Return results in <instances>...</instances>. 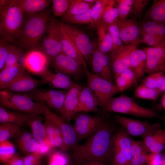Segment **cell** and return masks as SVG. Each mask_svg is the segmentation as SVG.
I'll use <instances>...</instances> for the list:
<instances>
[{
	"mask_svg": "<svg viewBox=\"0 0 165 165\" xmlns=\"http://www.w3.org/2000/svg\"><path fill=\"white\" fill-rule=\"evenodd\" d=\"M11 45L9 42L2 39H0V70L4 68L6 60Z\"/></svg>",
	"mask_w": 165,
	"mask_h": 165,
	"instance_id": "cell-51",
	"label": "cell"
},
{
	"mask_svg": "<svg viewBox=\"0 0 165 165\" xmlns=\"http://www.w3.org/2000/svg\"><path fill=\"white\" fill-rule=\"evenodd\" d=\"M139 27L140 32L151 34L165 39V26L159 23L145 20Z\"/></svg>",
	"mask_w": 165,
	"mask_h": 165,
	"instance_id": "cell-34",
	"label": "cell"
},
{
	"mask_svg": "<svg viewBox=\"0 0 165 165\" xmlns=\"http://www.w3.org/2000/svg\"><path fill=\"white\" fill-rule=\"evenodd\" d=\"M108 0H97L91 8L93 19L92 28H96L101 23L105 8Z\"/></svg>",
	"mask_w": 165,
	"mask_h": 165,
	"instance_id": "cell-37",
	"label": "cell"
},
{
	"mask_svg": "<svg viewBox=\"0 0 165 165\" xmlns=\"http://www.w3.org/2000/svg\"><path fill=\"white\" fill-rule=\"evenodd\" d=\"M121 38L125 45H136L141 43L139 26L135 19H118L116 21Z\"/></svg>",
	"mask_w": 165,
	"mask_h": 165,
	"instance_id": "cell-15",
	"label": "cell"
},
{
	"mask_svg": "<svg viewBox=\"0 0 165 165\" xmlns=\"http://www.w3.org/2000/svg\"><path fill=\"white\" fill-rule=\"evenodd\" d=\"M43 111V115L60 129L63 134L65 145L68 151L73 150L78 143L77 136L73 126L51 111L45 104L40 102Z\"/></svg>",
	"mask_w": 165,
	"mask_h": 165,
	"instance_id": "cell-11",
	"label": "cell"
},
{
	"mask_svg": "<svg viewBox=\"0 0 165 165\" xmlns=\"http://www.w3.org/2000/svg\"><path fill=\"white\" fill-rule=\"evenodd\" d=\"M23 157L18 153H16L14 156L4 164L5 165H24Z\"/></svg>",
	"mask_w": 165,
	"mask_h": 165,
	"instance_id": "cell-57",
	"label": "cell"
},
{
	"mask_svg": "<svg viewBox=\"0 0 165 165\" xmlns=\"http://www.w3.org/2000/svg\"><path fill=\"white\" fill-rule=\"evenodd\" d=\"M116 122L121 125L128 134L142 137L154 134L162 129L158 124H152L148 121H142L116 115Z\"/></svg>",
	"mask_w": 165,
	"mask_h": 165,
	"instance_id": "cell-10",
	"label": "cell"
},
{
	"mask_svg": "<svg viewBox=\"0 0 165 165\" xmlns=\"http://www.w3.org/2000/svg\"><path fill=\"white\" fill-rule=\"evenodd\" d=\"M98 102L92 90L88 87L82 89L79 96L77 112H97Z\"/></svg>",
	"mask_w": 165,
	"mask_h": 165,
	"instance_id": "cell-23",
	"label": "cell"
},
{
	"mask_svg": "<svg viewBox=\"0 0 165 165\" xmlns=\"http://www.w3.org/2000/svg\"><path fill=\"white\" fill-rule=\"evenodd\" d=\"M0 104L5 108L28 113L43 114V111L39 102H35L30 97L19 93L6 90L0 91Z\"/></svg>",
	"mask_w": 165,
	"mask_h": 165,
	"instance_id": "cell-5",
	"label": "cell"
},
{
	"mask_svg": "<svg viewBox=\"0 0 165 165\" xmlns=\"http://www.w3.org/2000/svg\"><path fill=\"white\" fill-rule=\"evenodd\" d=\"M64 151L53 150L48 155L47 165H68L70 160Z\"/></svg>",
	"mask_w": 165,
	"mask_h": 165,
	"instance_id": "cell-42",
	"label": "cell"
},
{
	"mask_svg": "<svg viewBox=\"0 0 165 165\" xmlns=\"http://www.w3.org/2000/svg\"><path fill=\"white\" fill-rule=\"evenodd\" d=\"M42 119L40 114L28 113L27 124L30 127L31 134L38 143L42 141L47 137Z\"/></svg>",
	"mask_w": 165,
	"mask_h": 165,
	"instance_id": "cell-24",
	"label": "cell"
},
{
	"mask_svg": "<svg viewBox=\"0 0 165 165\" xmlns=\"http://www.w3.org/2000/svg\"><path fill=\"white\" fill-rule=\"evenodd\" d=\"M73 126L78 142L87 139L100 127L105 121L101 116L81 114L74 118Z\"/></svg>",
	"mask_w": 165,
	"mask_h": 165,
	"instance_id": "cell-9",
	"label": "cell"
},
{
	"mask_svg": "<svg viewBox=\"0 0 165 165\" xmlns=\"http://www.w3.org/2000/svg\"><path fill=\"white\" fill-rule=\"evenodd\" d=\"M83 165H106L102 163L97 162L94 161L90 162L84 163Z\"/></svg>",
	"mask_w": 165,
	"mask_h": 165,
	"instance_id": "cell-58",
	"label": "cell"
},
{
	"mask_svg": "<svg viewBox=\"0 0 165 165\" xmlns=\"http://www.w3.org/2000/svg\"><path fill=\"white\" fill-rule=\"evenodd\" d=\"M73 0H53L52 10L54 16L64 15L68 9Z\"/></svg>",
	"mask_w": 165,
	"mask_h": 165,
	"instance_id": "cell-45",
	"label": "cell"
},
{
	"mask_svg": "<svg viewBox=\"0 0 165 165\" xmlns=\"http://www.w3.org/2000/svg\"><path fill=\"white\" fill-rule=\"evenodd\" d=\"M84 71L87 77L88 87L94 94L99 106L103 109L107 101L119 91L114 84L93 74L88 69Z\"/></svg>",
	"mask_w": 165,
	"mask_h": 165,
	"instance_id": "cell-6",
	"label": "cell"
},
{
	"mask_svg": "<svg viewBox=\"0 0 165 165\" xmlns=\"http://www.w3.org/2000/svg\"><path fill=\"white\" fill-rule=\"evenodd\" d=\"M43 39L44 52L52 60L62 52L58 32V26L54 19L49 22Z\"/></svg>",
	"mask_w": 165,
	"mask_h": 165,
	"instance_id": "cell-14",
	"label": "cell"
},
{
	"mask_svg": "<svg viewBox=\"0 0 165 165\" xmlns=\"http://www.w3.org/2000/svg\"><path fill=\"white\" fill-rule=\"evenodd\" d=\"M150 1L149 0H134L130 14L132 18L136 19L139 17Z\"/></svg>",
	"mask_w": 165,
	"mask_h": 165,
	"instance_id": "cell-48",
	"label": "cell"
},
{
	"mask_svg": "<svg viewBox=\"0 0 165 165\" xmlns=\"http://www.w3.org/2000/svg\"><path fill=\"white\" fill-rule=\"evenodd\" d=\"M16 2L24 12L31 15L44 9L48 6L51 1L19 0H16Z\"/></svg>",
	"mask_w": 165,
	"mask_h": 165,
	"instance_id": "cell-32",
	"label": "cell"
},
{
	"mask_svg": "<svg viewBox=\"0 0 165 165\" xmlns=\"http://www.w3.org/2000/svg\"><path fill=\"white\" fill-rule=\"evenodd\" d=\"M67 91L53 89H36L24 94L34 101L42 102L49 108L61 111Z\"/></svg>",
	"mask_w": 165,
	"mask_h": 165,
	"instance_id": "cell-8",
	"label": "cell"
},
{
	"mask_svg": "<svg viewBox=\"0 0 165 165\" xmlns=\"http://www.w3.org/2000/svg\"><path fill=\"white\" fill-rule=\"evenodd\" d=\"M94 44L91 65L93 74L114 84V77L108 55L100 51L97 49V43L94 42Z\"/></svg>",
	"mask_w": 165,
	"mask_h": 165,
	"instance_id": "cell-17",
	"label": "cell"
},
{
	"mask_svg": "<svg viewBox=\"0 0 165 165\" xmlns=\"http://www.w3.org/2000/svg\"><path fill=\"white\" fill-rule=\"evenodd\" d=\"M82 88L75 83L67 92L63 107L60 112L61 117L67 122L74 119L77 113L79 95Z\"/></svg>",
	"mask_w": 165,
	"mask_h": 165,
	"instance_id": "cell-19",
	"label": "cell"
},
{
	"mask_svg": "<svg viewBox=\"0 0 165 165\" xmlns=\"http://www.w3.org/2000/svg\"><path fill=\"white\" fill-rule=\"evenodd\" d=\"M94 4L89 3L84 0H73L64 16L81 14L92 8Z\"/></svg>",
	"mask_w": 165,
	"mask_h": 165,
	"instance_id": "cell-38",
	"label": "cell"
},
{
	"mask_svg": "<svg viewBox=\"0 0 165 165\" xmlns=\"http://www.w3.org/2000/svg\"><path fill=\"white\" fill-rule=\"evenodd\" d=\"M160 92L159 89L149 88L141 84L136 89L134 97L138 98L154 100Z\"/></svg>",
	"mask_w": 165,
	"mask_h": 165,
	"instance_id": "cell-39",
	"label": "cell"
},
{
	"mask_svg": "<svg viewBox=\"0 0 165 165\" xmlns=\"http://www.w3.org/2000/svg\"><path fill=\"white\" fill-rule=\"evenodd\" d=\"M146 56L142 49H137L132 53L130 56L131 67L136 73L138 80L145 73Z\"/></svg>",
	"mask_w": 165,
	"mask_h": 165,
	"instance_id": "cell-31",
	"label": "cell"
},
{
	"mask_svg": "<svg viewBox=\"0 0 165 165\" xmlns=\"http://www.w3.org/2000/svg\"><path fill=\"white\" fill-rule=\"evenodd\" d=\"M119 10L118 19L127 18L130 15L134 0H116Z\"/></svg>",
	"mask_w": 165,
	"mask_h": 165,
	"instance_id": "cell-47",
	"label": "cell"
},
{
	"mask_svg": "<svg viewBox=\"0 0 165 165\" xmlns=\"http://www.w3.org/2000/svg\"><path fill=\"white\" fill-rule=\"evenodd\" d=\"M102 109L104 112H115L137 117H160L154 110L139 105L132 98L126 95L112 98Z\"/></svg>",
	"mask_w": 165,
	"mask_h": 165,
	"instance_id": "cell-4",
	"label": "cell"
},
{
	"mask_svg": "<svg viewBox=\"0 0 165 165\" xmlns=\"http://www.w3.org/2000/svg\"><path fill=\"white\" fill-rule=\"evenodd\" d=\"M54 148L47 137L43 141L38 143V147L35 152L44 156L49 154Z\"/></svg>",
	"mask_w": 165,
	"mask_h": 165,
	"instance_id": "cell-52",
	"label": "cell"
},
{
	"mask_svg": "<svg viewBox=\"0 0 165 165\" xmlns=\"http://www.w3.org/2000/svg\"><path fill=\"white\" fill-rule=\"evenodd\" d=\"M39 76L44 84L68 90L76 83L71 80L69 75L60 72L54 73L49 69Z\"/></svg>",
	"mask_w": 165,
	"mask_h": 165,
	"instance_id": "cell-22",
	"label": "cell"
},
{
	"mask_svg": "<svg viewBox=\"0 0 165 165\" xmlns=\"http://www.w3.org/2000/svg\"><path fill=\"white\" fill-rule=\"evenodd\" d=\"M106 26L112 40L113 46L111 51L123 46V42L121 38L119 30L116 23L114 22Z\"/></svg>",
	"mask_w": 165,
	"mask_h": 165,
	"instance_id": "cell-46",
	"label": "cell"
},
{
	"mask_svg": "<svg viewBox=\"0 0 165 165\" xmlns=\"http://www.w3.org/2000/svg\"><path fill=\"white\" fill-rule=\"evenodd\" d=\"M44 84L42 80L33 78L25 70L5 90L16 93H25L36 89L37 87Z\"/></svg>",
	"mask_w": 165,
	"mask_h": 165,
	"instance_id": "cell-20",
	"label": "cell"
},
{
	"mask_svg": "<svg viewBox=\"0 0 165 165\" xmlns=\"http://www.w3.org/2000/svg\"><path fill=\"white\" fill-rule=\"evenodd\" d=\"M43 156L35 152L23 157L24 165H41Z\"/></svg>",
	"mask_w": 165,
	"mask_h": 165,
	"instance_id": "cell-53",
	"label": "cell"
},
{
	"mask_svg": "<svg viewBox=\"0 0 165 165\" xmlns=\"http://www.w3.org/2000/svg\"><path fill=\"white\" fill-rule=\"evenodd\" d=\"M119 74L129 83L131 86L136 83L138 80L136 73L131 67L126 68Z\"/></svg>",
	"mask_w": 165,
	"mask_h": 165,
	"instance_id": "cell-55",
	"label": "cell"
},
{
	"mask_svg": "<svg viewBox=\"0 0 165 165\" xmlns=\"http://www.w3.org/2000/svg\"><path fill=\"white\" fill-rule=\"evenodd\" d=\"M50 14L42 12L30 15L22 26L18 38L23 46L35 47L46 32L51 21Z\"/></svg>",
	"mask_w": 165,
	"mask_h": 165,
	"instance_id": "cell-3",
	"label": "cell"
},
{
	"mask_svg": "<svg viewBox=\"0 0 165 165\" xmlns=\"http://www.w3.org/2000/svg\"><path fill=\"white\" fill-rule=\"evenodd\" d=\"M119 10L115 0H108L103 15L101 22L107 25L116 22L118 19Z\"/></svg>",
	"mask_w": 165,
	"mask_h": 165,
	"instance_id": "cell-35",
	"label": "cell"
},
{
	"mask_svg": "<svg viewBox=\"0 0 165 165\" xmlns=\"http://www.w3.org/2000/svg\"><path fill=\"white\" fill-rule=\"evenodd\" d=\"M160 91L161 92L165 91V76H164L163 82L161 87L159 89Z\"/></svg>",
	"mask_w": 165,
	"mask_h": 165,
	"instance_id": "cell-59",
	"label": "cell"
},
{
	"mask_svg": "<svg viewBox=\"0 0 165 165\" xmlns=\"http://www.w3.org/2000/svg\"><path fill=\"white\" fill-rule=\"evenodd\" d=\"M161 103L165 109V93L164 94L162 97Z\"/></svg>",
	"mask_w": 165,
	"mask_h": 165,
	"instance_id": "cell-60",
	"label": "cell"
},
{
	"mask_svg": "<svg viewBox=\"0 0 165 165\" xmlns=\"http://www.w3.org/2000/svg\"><path fill=\"white\" fill-rule=\"evenodd\" d=\"M116 86L119 92H123L131 86L129 83L120 74L114 78Z\"/></svg>",
	"mask_w": 165,
	"mask_h": 165,
	"instance_id": "cell-56",
	"label": "cell"
},
{
	"mask_svg": "<svg viewBox=\"0 0 165 165\" xmlns=\"http://www.w3.org/2000/svg\"><path fill=\"white\" fill-rule=\"evenodd\" d=\"M20 127L11 123H0V142L18 136L21 133Z\"/></svg>",
	"mask_w": 165,
	"mask_h": 165,
	"instance_id": "cell-36",
	"label": "cell"
},
{
	"mask_svg": "<svg viewBox=\"0 0 165 165\" xmlns=\"http://www.w3.org/2000/svg\"><path fill=\"white\" fill-rule=\"evenodd\" d=\"M145 18L165 26V0H154L145 13Z\"/></svg>",
	"mask_w": 165,
	"mask_h": 165,
	"instance_id": "cell-29",
	"label": "cell"
},
{
	"mask_svg": "<svg viewBox=\"0 0 165 165\" xmlns=\"http://www.w3.org/2000/svg\"><path fill=\"white\" fill-rule=\"evenodd\" d=\"M163 163L165 164V154L164 158V159L163 160Z\"/></svg>",
	"mask_w": 165,
	"mask_h": 165,
	"instance_id": "cell-62",
	"label": "cell"
},
{
	"mask_svg": "<svg viewBox=\"0 0 165 165\" xmlns=\"http://www.w3.org/2000/svg\"><path fill=\"white\" fill-rule=\"evenodd\" d=\"M91 8L83 13L64 16L63 20L66 22L75 24H89L92 27L93 21L91 15Z\"/></svg>",
	"mask_w": 165,
	"mask_h": 165,
	"instance_id": "cell-40",
	"label": "cell"
},
{
	"mask_svg": "<svg viewBox=\"0 0 165 165\" xmlns=\"http://www.w3.org/2000/svg\"><path fill=\"white\" fill-rule=\"evenodd\" d=\"M28 113L12 111L1 106L0 123H11L18 125L20 127L27 125L26 121Z\"/></svg>",
	"mask_w": 165,
	"mask_h": 165,
	"instance_id": "cell-27",
	"label": "cell"
},
{
	"mask_svg": "<svg viewBox=\"0 0 165 165\" xmlns=\"http://www.w3.org/2000/svg\"><path fill=\"white\" fill-rule=\"evenodd\" d=\"M16 154L14 145L9 140L0 142V160L4 164Z\"/></svg>",
	"mask_w": 165,
	"mask_h": 165,
	"instance_id": "cell-41",
	"label": "cell"
},
{
	"mask_svg": "<svg viewBox=\"0 0 165 165\" xmlns=\"http://www.w3.org/2000/svg\"><path fill=\"white\" fill-rule=\"evenodd\" d=\"M148 152L143 141L132 140L131 165H145Z\"/></svg>",
	"mask_w": 165,
	"mask_h": 165,
	"instance_id": "cell-33",
	"label": "cell"
},
{
	"mask_svg": "<svg viewBox=\"0 0 165 165\" xmlns=\"http://www.w3.org/2000/svg\"><path fill=\"white\" fill-rule=\"evenodd\" d=\"M52 61L53 66L57 72L77 78L84 71L82 66L78 61L62 52Z\"/></svg>",
	"mask_w": 165,
	"mask_h": 165,
	"instance_id": "cell-18",
	"label": "cell"
},
{
	"mask_svg": "<svg viewBox=\"0 0 165 165\" xmlns=\"http://www.w3.org/2000/svg\"><path fill=\"white\" fill-rule=\"evenodd\" d=\"M44 124L48 138L63 136L61 131L58 127L47 118H45Z\"/></svg>",
	"mask_w": 165,
	"mask_h": 165,
	"instance_id": "cell-50",
	"label": "cell"
},
{
	"mask_svg": "<svg viewBox=\"0 0 165 165\" xmlns=\"http://www.w3.org/2000/svg\"><path fill=\"white\" fill-rule=\"evenodd\" d=\"M163 161L160 152H150L146 156V163L148 165H162Z\"/></svg>",
	"mask_w": 165,
	"mask_h": 165,
	"instance_id": "cell-54",
	"label": "cell"
},
{
	"mask_svg": "<svg viewBox=\"0 0 165 165\" xmlns=\"http://www.w3.org/2000/svg\"><path fill=\"white\" fill-rule=\"evenodd\" d=\"M16 140V144L20 149L28 155L35 152L38 143L32 134L28 132L20 133Z\"/></svg>",
	"mask_w": 165,
	"mask_h": 165,
	"instance_id": "cell-30",
	"label": "cell"
},
{
	"mask_svg": "<svg viewBox=\"0 0 165 165\" xmlns=\"http://www.w3.org/2000/svg\"><path fill=\"white\" fill-rule=\"evenodd\" d=\"M25 69L21 64H17L4 68L0 73V89H5L15 80Z\"/></svg>",
	"mask_w": 165,
	"mask_h": 165,
	"instance_id": "cell-26",
	"label": "cell"
},
{
	"mask_svg": "<svg viewBox=\"0 0 165 165\" xmlns=\"http://www.w3.org/2000/svg\"><path fill=\"white\" fill-rule=\"evenodd\" d=\"M21 54V50L19 49L15 46L11 45L4 68L10 67L18 63Z\"/></svg>",
	"mask_w": 165,
	"mask_h": 165,
	"instance_id": "cell-49",
	"label": "cell"
},
{
	"mask_svg": "<svg viewBox=\"0 0 165 165\" xmlns=\"http://www.w3.org/2000/svg\"><path fill=\"white\" fill-rule=\"evenodd\" d=\"M142 138L143 142L148 152H160L165 147V129Z\"/></svg>",
	"mask_w": 165,
	"mask_h": 165,
	"instance_id": "cell-25",
	"label": "cell"
},
{
	"mask_svg": "<svg viewBox=\"0 0 165 165\" xmlns=\"http://www.w3.org/2000/svg\"><path fill=\"white\" fill-rule=\"evenodd\" d=\"M98 50L101 52L107 54L110 52L113 46L111 36L109 32L106 25L102 23L97 27Z\"/></svg>",
	"mask_w": 165,
	"mask_h": 165,
	"instance_id": "cell-28",
	"label": "cell"
},
{
	"mask_svg": "<svg viewBox=\"0 0 165 165\" xmlns=\"http://www.w3.org/2000/svg\"><path fill=\"white\" fill-rule=\"evenodd\" d=\"M164 77L162 72L152 74L144 79L142 84L149 88L159 89L163 84Z\"/></svg>",
	"mask_w": 165,
	"mask_h": 165,
	"instance_id": "cell-43",
	"label": "cell"
},
{
	"mask_svg": "<svg viewBox=\"0 0 165 165\" xmlns=\"http://www.w3.org/2000/svg\"><path fill=\"white\" fill-rule=\"evenodd\" d=\"M142 50L146 56L145 73L149 75L165 72V48L145 47Z\"/></svg>",
	"mask_w": 165,
	"mask_h": 165,
	"instance_id": "cell-16",
	"label": "cell"
},
{
	"mask_svg": "<svg viewBox=\"0 0 165 165\" xmlns=\"http://www.w3.org/2000/svg\"><path fill=\"white\" fill-rule=\"evenodd\" d=\"M57 23L62 52L78 61L82 66L84 70L88 69L87 62L80 51L68 36L59 22Z\"/></svg>",
	"mask_w": 165,
	"mask_h": 165,
	"instance_id": "cell-21",
	"label": "cell"
},
{
	"mask_svg": "<svg viewBox=\"0 0 165 165\" xmlns=\"http://www.w3.org/2000/svg\"><path fill=\"white\" fill-rule=\"evenodd\" d=\"M136 45H123L109 52L110 64L114 78L127 68L131 67L130 56L138 49Z\"/></svg>",
	"mask_w": 165,
	"mask_h": 165,
	"instance_id": "cell-13",
	"label": "cell"
},
{
	"mask_svg": "<svg viewBox=\"0 0 165 165\" xmlns=\"http://www.w3.org/2000/svg\"><path fill=\"white\" fill-rule=\"evenodd\" d=\"M50 60L44 52L33 49L24 55L21 64L26 71L39 76L49 69Z\"/></svg>",
	"mask_w": 165,
	"mask_h": 165,
	"instance_id": "cell-12",
	"label": "cell"
},
{
	"mask_svg": "<svg viewBox=\"0 0 165 165\" xmlns=\"http://www.w3.org/2000/svg\"><path fill=\"white\" fill-rule=\"evenodd\" d=\"M65 32L73 42L85 59L91 66L94 44L83 31L75 26L59 22Z\"/></svg>",
	"mask_w": 165,
	"mask_h": 165,
	"instance_id": "cell-7",
	"label": "cell"
},
{
	"mask_svg": "<svg viewBox=\"0 0 165 165\" xmlns=\"http://www.w3.org/2000/svg\"><path fill=\"white\" fill-rule=\"evenodd\" d=\"M141 43L152 47L165 48V39L154 35L140 32Z\"/></svg>",
	"mask_w": 165,
	"mask_h": 165,
	"instance_id": "cell-44",
	"label": "cell"
},
{
	"mask_svg": "<svg viewBox=\"0 0 165 165\" xmlns=\"http://www.w3.org/2000/svg\"><path fill=\"white\" fill-rule=\"evenodd\" d=\"M97 0H84V1L86 2L89 3L94 4Z\"/></svg>",
	"mask_w": 165,
	"mask_h": 165,
	"instance_id": "cell-61",
	"label": "cell"
},
{
	"mask_svg": "<svg viewBox=\"0 0 165 165\" xmlns=\"http://www.w3.org/2000/svg\"><path fill=\"white\" fill-rule=\"evenodd\" d=\"M24 12L16 0H0V38L11 42L18 37Z\"/></svg>",
	"mask_w": 165,
	"mask_h": 165,
	"instance_id": "cell-2",
	"label": "cell"
},
{
	"mask_svg": "<svg viewBox=\"0 0 165 165\" xmlns=\"http://www.w3.org/2000/svg\"><path fill=\"white\" fill-rule=\"evenodd\" d=\"M118 130L110 123L105 121L95 132L87 138L83 144L73 149L75 161L83 165L97 161L106 165L112 163L114 154V139Z\"/></svg>",
	"mask_w": 165,
	"mask_h": 165,
	"instance_id": "cell-1",
	"label": "cell"
}]
</instances>
